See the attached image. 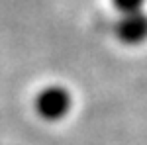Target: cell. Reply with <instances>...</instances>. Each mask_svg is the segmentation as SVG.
Here are the masks:
<instances>
[{"instance_id": "obj_1", "label": "cell", "mask_w": 147, "mask_h": 145, "mask_svg": "<svg viewBox=\"0 0 147 145\" xmlns=\"http://www.w3.org/2000/svg\"><path fill=\"white\" fill-rule=\"evenodd\" d=\"M73 108V94L67 86L49 84L41 88L35 96V112L47 122H59L67 118Z\"/></svg>"}, {"instance_id": "obj_2", "label": "cell", "mask_w": 147, "mask_h": 145, "mask_svg": "<svg viewBox=\"0 0 147 145\" xmlns=\"http://www.w3.org/2000/svg\"><path fill=\"white\" fill-rule=\"evenodd\" d=\"M116 37L125 45H141L147 39V14L141 12H131V14H122V18L116 22Z\"/></svg>"}, {"instance_id": "obj_3", "label": "cell", "mask_w": 147, "mask_h": 145, "mask_svg": "<svg viewBox=\"0 0 147 145\" xmlns=\"http://www.w3.org/2000/svg\"><path fill=\"white\" fill-rule=\"evenodd\" d=\"M112 2L122 14H131V12L143 10V4H145L147 0H112Z\"/></svg>"}]
</instances>
